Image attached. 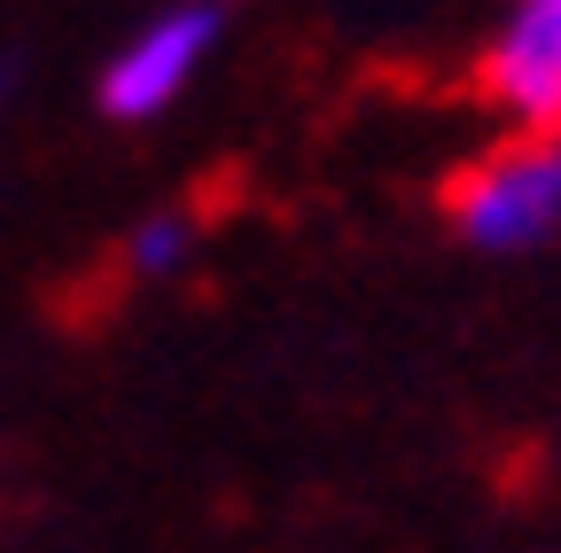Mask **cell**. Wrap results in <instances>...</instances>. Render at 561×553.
Instances as JSON below:
<instances>
[{
	"label": "cell",
	"mask_w": 561,
	"mask_h": 553,
	"mask_svg": "<svg viewBox=\"0 0 561 553\" xmlns=\"http://www.w3.org/2000/svg\"><path fill=\"white\" fill-rule=\"evenodd\" d=\"M453 219L476 250H538L561 227V141H507L500 157H483L460 195Z\"/></svg>",
	"instance_id": "1"
},
{
	"label": "cell",
	"mask_w": 561,
	"mask_h": 553,
	"mask_svg": "<svg viewBox=\"0 0 561 553\" xmlns=\"http://www.w3.org/2000/svg\"><path fill=\"white\" fill-rule=\"evenodd\" d=\"M210 47H219V9H195V0H180V9L149 16L140 32H125L117 55L102 62V110H110L117 125L164 117V110L195 87V71L210 62Z\"/></svg>",
	"instance_id": "2"
},
{
	"label": "cell",
	"mask_w": 561,
	"mask_h": 553,
	"mask_svg": "<svg viewBox=\"0 0 561 553\" xmlns=\"http://www.w3.org/2000/svg\"><path fill=\"white\" fill-rule=\"evenodd\" d=\"M491 102H500L530 141L561 133V0H507L500 32L483 55Z\"/></svg>",
	"instance_id": "3"
},
{
	"label": "cell",
	"mask_w": 561,
	"mask_h": 553,
	"mask_svg": "<svg viewBox=\"0 0 561 553\" xmlns=\"http://www.w3.org/2000/svg\"><path fill=\"white\" fill-rule=\"evenodd\" d=\"M195 257V227L180 211H157V219H140L133 242H125V265L140 273V281H172V273Z\"/></svg>",
	"instance_id": "4"
},
{
	"label": "cell",
	"mask_w": 561,
	"mask_h": 553,
	"mask_svg": "<svg viewBox=\"0 0 561 553\" xmlns=\"http://www.w3.org/2000/svg\"><path fill=\"white\" fill-rule=\"evenodd\" d=\"M16 102V62H0V110Z\"/></svg>",
	"instance_id": "5"
}]
</instances>
